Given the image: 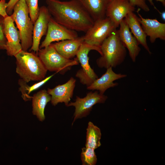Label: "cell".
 Wrapping results in <instances>:
<instances>
[{
	"label": "cell",
	"instance_id": "20",
	"mask_svg": "<svg viewBox=\"0 0 165 165\" xmlns=\"http://www.w3.org/2000/svg\"><path fill=\"white\" fill-rule=\"evenodd\" d=\"M32 113L41 121L45 119V108L47 103L51 100V96L45 90H41L32 97Z\"/></svg>",
	"mask_w": 165,
	"mask_h": 165
},
{
	"label": "cell",
	"instance_id": "22",
	"mask_svg": "<svg viewBox=\"0 0 165 165\" xmlns=\"http://www.w3.org/2000/svg\"><path fill=\"white\" fill-rule=\"evenodd\" d=\"M53 75H52L47 77L42 80L31 86L28 85L27 84V83L24 81L22 79H20L18 80V84L20 86L19 90L22 93V97L24 100L25 101H26L31 98L32 97L30 96L29 94L32 91L38 89L44 84Z\"/></svg>",
	"mask_w": 165,
	"mask_h": 165
},
{
	"label": "cell",
	"instance_id": "4",
	"mask_svg": "<svg viewBox=\"0 0 165 165\" xmlns=\"http://www.w3.org/2000/svg\"><path fill=\"white\" fill-rule=\"evenodd\" d=\"M10 16L15 23L19 31L22 50L27 51L32 44L34 24L29 16L25 0H20L17 2Z\"/></svg>",
	"mask_w": 165,
	"mask_h": 165
},
{
	"label": "cell",
	"instance_id": "24",
	"mask_svg": "<svg viewBox=\"0 0 165 165\" xmlns=\"http://www.w3.org/2000/svg\"><path fill=\"white\" fill-rule=\"evenodd\" d=\"M25 0L28 7L29 16L34 24L39 15L38 0Z\"/></svg>",
	"mask_w": 165,
	"mask_h": 165
},
{
	"label": "cell",
	"instance_id": "30",
	"mask_svg": "<svg viewBox=\"0 0 165 165\" xmlns=\"http://www.w3.org/2000/svg\"><path fill=\"white\" fill-rule=\"evenodd\" d=\"M157 11L160 14L162 19L164 21L165 20V12L164 11L161 12L159 10Z\"/></svg>",
	"mask_w": 165,
	"mask_h": 165
},
{
	"label": "cell",
	"instance_id": "14",
	"mask_svg": "<svg viewBox=\"0 0 165 165\" xmlns=\"http://www.w3.org/2000/svg\"><path fill=\"white\" fill-rule=\"evenodd\" d=\"M118 30L119 38L125 47L127 49L129 56L133 62H135L141 49L139 43L132 35L124 19L120 23Z\"/></svg>",
	"mask_w": 165,
	"mask_h": 165
},
{
	"label": "cell",
	"instance_id": "8",
	"mask_svg": "<svg viewBox=\"0 0 165 165\" xmlns=\"http://www.w3.org/2000/svg\"><path fill=\"white\" fill-rule=\"evenodd\" d=\"M107 98V96L101 94L97 91L90 92L82 98L76 96L75 101L69 103L67 106H73L75 108L72 125L77 119L87 116L94 105L98 103H104Z\"/></svg>",
	"mask_w": 165,
	"mask_h": 165
},
{
	"label": "cell",
	"instance_id": "27",
	"mask_svg": "<svg viewBox=\"0 0 165 165\" xmlns=\"http://www.w3.org/2000/svg\"><path fill=\"white\" fill-rule=\"evenodd\" d=\"M20 0H9L7 3L6 12L9 16H10L13 12L14 7Z\"/></svg>",
	"mask_w": 165,
	"mask_h": 165
},
{
	"label": "cell",
	"instance_id": "13",
	"mask_svg": "<svg viewBox=\"0 0 165 165\" xmlns=\"http://www.w3.org/2000/svg\"><path fill=\"white\" fill-rule=\"evenodd\" d=\"M76 80L72 77L65 83L59 85L53 89H48V93L51 96V102L54 106L64 102L67 106L73 97Z\"/></svg>",
	"mask_w": 165,
	"mask_h": 165
},
{
	"label": "cell",
	"instance_id": "6",
	"mask_svg": "<svg viewBox=\"0 0 165 165\" xmlns=\"http://www.w3.org/2000/svg\"><path fill=\"white\" fill-rule=\"evenodd\" d=\"M93 50H96L101 55L100 46L92 45L84 41L81 45L76 56L81 68L77 71L75 76L79 79L82 84L87 87L98 78L89 64L88 54L89 52Z\"/></svg>",
	"mask_w": 165,
	"mask_h": 165
},
{
	"label": "cell",
	"instance_id": "25",
	"mask_svg": "<svg viewBox=\"0 0 165 165\" xmlns=\"http://www.w3.org/2000/svg\"><path fill=\"white\" fill-rule=\"evenodd\" d=\"M4 18L0 15V50H5L6 43L4 32Z\"/></svg>",
	"mask_w": 165,
	"mask_h": 165
},
{
	"label": "cell",
	"instance_id": "9",
	"mask_svg": "<svg viewBox=\"0 0 165 165\" xmlns=\"http://www.w3.org/2000/svg\"><path fill=\"white\" fill-rule=\"evenodd\" d=\"M78 37L77 31L66 28L57 23L51 16L48 22L46 36L39 48L46 47L53 42L73 39Z\"/></svg>",
	"mask_w": 165,
	"mask_h": 165
},
{
	"label": "cell",
	"instance_id": "7",
	"mask_svg": "<svg viewBox=\"0 0 165 165\" xmlns=\"http://www.w3.org/2000/svg\"><path fill=\"white\" fill-rule=\"evenodd\" d=\"M117 28L115 23L107 17L96 20L86 32L84 41L92 45L100 46L104 41Z\"/></svg>",
	"mask_w": 165,
	"mask_h": 165
},
{
	"label": "cell",
	"instance_id": "12",
	"mask_svg": "<svg viewBox=\"0 0 165 165\" xmlns=\"http://www.w3.org/2000/svg\"><path fill=\"white\" fill-rule=\"evenodd\" d=\"M135 10V6L129 0H112L107 8L106 17L109 18L118 27L127 14Z\"/></svg>",
	"mask_w": 165,
	"mask_h": 165
},
{
	"label": "cell",
	"instance_id": "28",
	"mask_svg": "<svg viewBox=\"0 0 165 165\" xmlns=\"http://www.w3.org/2000/svg\"><path fill=\"white\" fill-rule=\"evenodd\" d=\"M7 6L6 0H0V15L4 17L8 16L6 11Z\"/></svg>",
	"mask_w": 165,
	"mask_h": 165
},
{
	"label": "cell",
	"instance_id": "29",
	"mask_svg": "<svg viewBox=\"0 0 165 165\" xmlns=\"http://www.w3.org/2000/svg\"><path fill=\"white\" fill-rule=\"evenodd\" d=\"M147 0L150 3V4L154 7L155 9H156L157 10H158V9L155 7V6L154 5V4L153 2V0ZM156 0L160 2L161 3L163 4V5L164 6H165V0Z\"/></svg>",
	"mask_w": 165,
	"mask_h": 165
},
{
	"label": "cell",
	"instance_id": "2",
	"mask_svg": "<svg viewBox=\"0 0 165 165\" xmlns=\"http://www.w3.org/2000/svg\"><path fill=\"white\" fill-rule=\"evenodd\" d=\"M100 48L101 55L96 60L100 68H116L123 63L126 57V48L121 41L116 29L104 41Z\"/></svg>",
	"mask_w": 165,
	"mask_h": 165
},
{
	"label": "cell",
	"instance_id": "1",
	"mask_svg": "<svg viewBox=\"0 0 165 165\" xmlns=\"http://www.w3.org/2000/svg\"><path fill=\"white\" fill-rule=\"evenodd\" d=\"M47 8L57 23L76 31L86 32L94 21L78 0H46Z\"/></svg>",
	"mask_w": 165,
	"mask_h": 165
},
{
	"label": "cell",
	"instance_id": "19",
	"mask_svg": "<svg viewBox=\"0 0 165 165\" xmlns=\"http://www.w3.org/2000/svg\"><path fill=\"white\" fill-rule=\"evenodd\" d=\"M94 21L106 17L107 8L112 0H78Z\"/></svg>",
	"mask_w": 165,
	"mask_h": 165
},
{
	"label": "cell",
	"instance_id": "23",
	"mask_svg": "<svg viewBox=\"0 0 165 165\" xmlns=\"http://www.w3.org/2000/svg\"><path fill=\"white\" fill-rule=\"evenodd\" d=\"M81 158L83 165H95L97 162L94 149L88 147L82 148Z\"/></svg>",
	"mask_w": 165,
	"mask_h": 165
},
{
	"label": "cell",
	"instance_id": "18",
	"mask_svg": "<svg viewBox=\"0 0 165 165\" xmlns=\"http://www.w3.org/2000/svg\"><path fill=\"white\" fill-rule=\"evenodd\" d=\"M124 19L133 36L150 54H152L147 42V35L142 29L139 17L134 13H128Z\"/></svg>",
	"mask_w": 165,
	"mask_h": 165
},
{
	"label": "cell",
	"instance_id": "26",
	"mask_svg": "<svg viewBox=\"0 0 165 165\" xmlns=\"http://www.w3.org/2000/svg\"><path fill=\"white\" fill-rule=\"evenodd\" d=\"M134 6H137L145 12H148L149 8L147 4L146 0H129Z\"/></svg>",
	"mask_w": 165,
	"mask_h": 165
},
{
	"label": "cell",
	"instance_id": "17",
	"mask_svg": "<svg viewBox=\"0 0 165 165\" xmlns=\"http://www.w3.org/2000/svg\"><path fill=\"white\" fill-rule=\"evenodd\" d=\"M84 41L83 35L73 39L61 41L53 44L61 55L65 58L71 59L76 56L81 45Z\"/></svg>",
	"mask_w": 165,
	"mask_h": 165
},
{
	"label": "cell",
	"instance_id": "5",
	"mask_svg": "<svg viewBox=\"0 0 165 165\" xmlns=\"http://www.w3.org/2000/svg\"><path fill=\"white\" fill-rule=\"evenodd\" d=\"M37 54L47 71L59 72L62 74L79 63L76 57L68 59L62 56L56 50L52 43L39 49Z\"/></svg>",
	"mask_w": 165,
	"mask_h": 165
},
{
	"label": "cell",
	"instance_id": "21",
	"mask_svg": "<svg viewBox=\"0 0 165 165\" xmlns=\"http://www.w3.org/2000/svg\"><path fill=\"white\" fill-rule=\"evenodd\" d=\"M101 135L100 128L91 122H89L86 129L85 147L95 149L100 146Z\"/></svg>",
	"mask_w": 165,
	"mask_h": 165
},
{
	"label": "cell",
	"instance_id": "16",
	"mask_svg": "<svg viewBox=\"0 0 165 165\" xmlns=\"http://www.w3.org/2000/svg\"><path fill=\"white\" fill-rule=\"evenodd\" d=\"M106 69V72L101 77L97 78L90 86L87 87L88 90H97L101 94H104L108 89L118 85V83L114 82V81L125 78L127 76L126 74L115 73L111 67Z\"/></svg>",
	"mask_w": 165,
	"mask_h": 165
},
{
	"label": "cell",
	"instance_id": "10",
	"mask_svg": "<svg viewBox=\"0 0 165 165\" xmlns=\"http://www.w3.org/2000/svg\"><path fill=\"white\" fill-rule=\"evenodd\" d=\"M14 22L10 16L4 18V32L6 40L5 50L7 55L10 56H15L22 50L20 33Z\"/></svg>",
	"mask_w": 165,
	"mask_h": 165
},
{
	"label": "cell",
	"instance_id": "15",
	"mask_svg": "<svg viewBox=\"0 0 165 165\" xmlns=\"http://www.w3.org/2000/svg\"><path fill=\"white\" fill-rule=\"evenodd\" d=\"M140 9L137 12L139 16V21L147 36L149 37L151 43H154L157 38L165 40V24L159 22L156 19L144 18L139 13Z\"/></svg>",
	"mask_w": 165,
	"mask_h": 165
},
{
	"label": "cell",
	"instance_id": "3",
	"mask_svg": "<svg viewBox=\"0 0 165 165\" xmlns=\"http://www.w3.org/2000/svg\"><path fill=\"white\" fill-rule=\"evenodd\" d=\"M14 57L16 72L24 81H40L45 78L47 70L37 54L22 50Z\"/></svg>",
	"mask_w": 165,
	"mask_h": 165
},
{
	"label": "cell",
	"instance_id": "11",
	"mask_svg": "<svg viewBox=\"0 0 165 165\" xmlns=\"http://www.w3.org/2000/svg\"><path fill=\"white\" fill-rule=\"evenodd\" d=\"M51 16L46 6L39 8V15L33 24L32 44L30 50L37 53L39 49L40 41L42 37L46 35L48 24Z\"/></svg>",
	"mask_w": 165,
	"mask_h": 165
}]
</instances>
